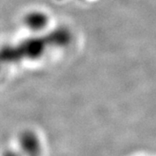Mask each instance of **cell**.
I'll return each mask as SVG.
<instances>
[{
	"label": "cell",
	"mask_w": 156,
	"mask_h": 156,
	"mask_svg": "<svg viewBox=\"0 0 156 156\" xmlns=\"http://www.w3.org/2000/svg\"><path fill=\"white\" fill-rule=\"evenodd\" d=\"M20 152L23 156H38L41 151V143L37 135L31 131H25L18 139Z\"/></svg>",
	"instance_id": "cell-1"
},
{
	"label": "cell",
	"mask_w": 156,
	"mask_h": 156,
	"mask_svg": "<svg viewBox=\"0 0 156 156\" xmlns=\"http://www.w3.org/2000/svg\"><path fill=\"white\" fill-rule=\"evenodd\" d=\"M26 23L30 29L40 30L47 23V17L42 12H33L27 16Z\"/></svg>",
	"instance_id": "cell-2"
},
{
	"label": "cell",
	"mask_w": 156,
	"mask_h": 156,
	"mask_svg": "<svg viewBox=\"0 0 156 156\" xmlns=\"http://www.w3.org/2000/svg\"><path fill=\"white\" fill-rule=\"evenodd\" d=\"M4 156H23L21 152H17V151H7L5 153Z\"/></svg>",
	"instance_id": "cell-3"
}]
</instances>
